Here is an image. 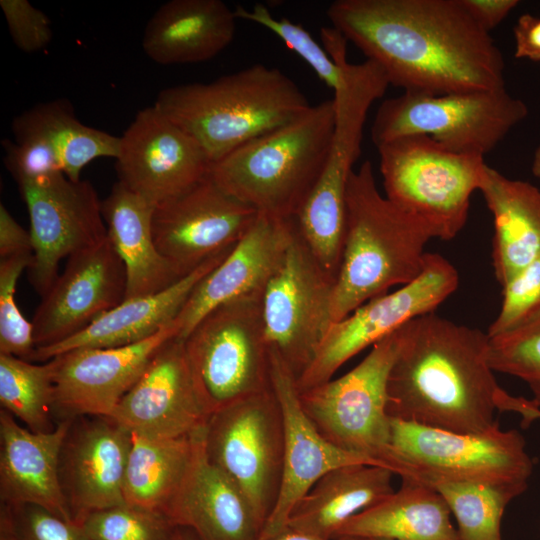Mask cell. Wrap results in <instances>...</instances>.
<instances>
[{"label":"cell","mask_w":540,"mask_h":540,"mask_svg":"<svg viewBox=\"0 0 540 540\" xmlns=\"http://www.w3.org/2000/svg\"><path fill=\"white\" fill-rule=\"evenodd\" d=\"M331 26L403 92L505 88V61L461 0H336Z\"/></svg>","instance_id":"obj_1"},{"label":"cell","mask_w":540,"mask_h":540,"mask_svg":"<svg viewBox=\"0 0 540 540\" xmlns=\"http://www.w3.org/2000/svg\"><path fill=\"white\" fill-rule=\"evenodd\" d=\"M399 349L387 382V414L421 426L477 434L499 427L495 412L540 419L532 400L507 393L489 363V336L434 312L399 328Z\"/></svg>","instance_id":"obj_2"},{"label":"cell","mask_w":540,"mask_h":540,"mask_svg":"<svg viewBox=\"0 0 540 540\" xmlns=\"http://www.w3.org/2000/svg\"><path fill=\"white\" fill-rule=\"evenodd\" d=\"M436 238L420 219L378 190L372 163L353 170L346 192V234L331 316L337 322L365 302L415 280L424 270L425 246Z\"/></svg>","instance_id":"obj_3"},{"label":"cell","mask_w":540,"mask_h":540,"mask_svg":"<svg viewBox=\"0 0 540 540\" xmlns=\"http://www.w3.org/2000/svg\"><path fill=\"white\" fill-rule=\"evenodd\" d=\"M154 106L194 138L212 164L311 105L283 71L258 63L211 82L163 89Z\"/></svg>","instance_id":"obj_4"},{"label":"cell","mask_w":540,"mask_h":540,"mask_svg":"<svg viewBox=\"0 0 540 540\" xmlns=\"http://www.w3.org/2000/svg\"><path fill=\"white\" fill-rule=\"evenodd\" d=\"M334 128L332 98L213 162L208 176L261 215L294 218L323 172Z\"/></svg>","instance_id":"obj_5"},{"label":"cell","mask_w":540,"mask_h":540,"mask_svg":"<svg viewBox=\"0 0 540 540\" xmlns=\"http://www.w3.org/2000/svg\"><path fill=\"white\" fill-rule=\"evenodd\" d=\"M263 291L217 306L183 339L193 383L208 418L271 388Z\"/></svg>","instance_id":"obj_6"},{"label":"cell","mask_w":540,"mask_h":540,"mask_svg":"<svg viewBox=\"0 0 540 540\" xmlns=\"http://www.w3.org/2000/svg\"><path fill=\"white\" fill-rule=\"evenodd\" d=\"M390 425L386 465L401 479L528 487L533 460L517 430L454 433L393 418Z\"/></svg>","instance_id":"obj_7"},{"label":"cell","mask_w":540,"mask_h":540,"mask_svg":"<svg viewBox=\"0 0 540 540\" xmlns=\"http://www.w3.org/2000/svg\"><path fill=\"white\" fill-rule=\"evenodd\" d=\"M385 196L451 240L464 228L479 190L484 157L450 151L426 136L410 135L377 146Z\"/></svg>","instance_id":"obj_8"},{"label":"cell","mask_w":540,"mask_h":540,"mask_svg":"<svg viewBox=\"0 0 540 540\" xmlns=\"http://www.w3.org/2000/svg\"><path fill=\"white\" fill-rule=\"evenodd\" d=\"M527 115V105L506 87L439 95L403 92L379 105L371 140L377 147L403 136H426L450 151L484 157Z\"/></svg>","instance_id":"obj_9"},{"label":"cell","mask_w":540,"mask_h":540,"mask_svg":"<svg viewBox=\"0 0 540 540\" xmlns=\"http://www.w3.org/2000/svg\"><path fill=\"white\" fill-rule=\"evenodd\" d=\"M399 342L398 329L375 343L346 374L299 391L305 414L326 440L384 467L391 433L387 382Z\"/></svg>","instance_id":"obj_10"},{"label":"cell","mask_w":540,"mask_h":540,"mask_svg":"<svg viewBox=\"0 0 540 540\" xmlns=\"http://www.w3.org/2000/svg\"><path fill=\"white\" fill-rule=\"evenodd\" d=\"M206 455L243 493L263 527L276 504L283 468L284 425L272 389L212 414Z\"/></svg>","instance_id":"obj_11"},{"label":"cell","mask_w":540,"mask_h":540,"mask_svg":"<svg viewBox=\"0 0 540 540\" xmlns=\"http://www.w3.org/2000/svg\"><path fill=\"white\" fill-rule=\"evenodd\" d=\"M456 268L442 255L428 253L423 272L394 292L375 297L333 322L304 373L299 391L333 378L349 359L397 331L412 319L432 313L457 289Z\"/></svg>","instance_id":"obj_12"},{"label":"cell","mask_w":540,"mask_h":540,"mask_svg":"<svg viewBox=\"0 0 540 540\" xmlns=\"http://www.w3.org/2000/svg\"><path fill=\"white\" fill-rule=\"evenodd\" d=\"M334 286L335 281L306 247L295 223L284 259L264 288L262 306L269 348L296 379L313 361L332 324Z\"/></svg>","instance_id":"obj_13"},{"label":"cell","mask_w":540,"mask_h":540,"mask_svg":"<svg viewBox=\"0 0 540 540\" xmlns=\"http://www.w3.org/2000/svg\"><path fill=\"white\" fill-rule=\"evenodd\" d=\"M26 204L33 258L28 278L42 297L57 279L64 258L108 238L102 200L91 182L64 173L18 184Z\"/></svg>","instance_id":"obj_14"},{"label":"cell","mask_w":540,"mask_h":540,"mask_svg":"<svg viewBox=\"0 0 540 540\" xmlns=\"http://www.w3.org/2000/svg\"><path fill=\"white\" fill-rule=\"evenodd\" d=\"M259 213L209 176L154 207L152 231L160 254L183 278L207 260L232 250Z\"/></svg>","instance_id":"obj_15"},{"label":"cell","mask_w":540,"mask_h":540,"mask_svg":"<svg viewBox=\"0 0 540 540\" xmlns=\"http://www.w3.org/2000/svg\"><path fill=\"white\" fill-rule=\"evenodd\" d=\"M116 160L119 182L153 206L206 178L211 166L197 141L154 105L124 131Z\"/></svg>","instance_id":"obj_16"},{"label":"cell","mask_w":540,"mask_h":540,"mask_svg":"<svg viewBox=\"0 0 540 540\" xmlns=\"http://www.w3.org/2000/svg\"><path fill=\"white\" fill-rule=\"evenodd\" d=\"M125 295V267L109 238L70 256L33 315L35 350L76 335Z\"/></svg>","instance_id":"obj_17"},{"label":"cell","mask_w":540,"mask_h":540,"mask_svg":"<svg viewBox=\"0 0 540 540\" xmlns=\"http://www.w3.org/2000/svg\"><path fill=\"white\" fill-rule=\"evenodd\" d=\"M173 321L134 344L78 348L53 357L56 421L81 415L109 417L161 346L178 337Z\"/></svg>","instance_id":"obj_18"},{"label":"cell","mask_w":540,"mask_h":540,"mask_svg":"<svg viewBox=\"0 0 540 540\" xmlns=\"http://www.w3.org/2000/svg\"><path fill=\"white\" fill-rule=\"evenodd\" d=\"M131 432L108 416L71 418L59 456V481L75 524L90 513L125 503Z\"/></svg>","instance_id":"obj_19"},{"label":"cell","mask_w":540,"mask_h":540,"mask_svg":"<svg viewBox=\"0 0 540 540\" xmlns=\"http://www.w3.org/2000/svg\"><path fill=\"white\" fill-rule=\"evenodd\" d=\"M270 375L283 416L284 456L278 498L260 540L287 528L294 507L327 472L352 464L382 466L372 458L335 446L317 431L301 406L295 376L271 349Z\"/></svg>","instance_id":"obj_20"},{"label":"cell","mask_w":540,"mask_h":540,"mask_svg":"<svg viewBox=\"0 0 540 540\" xmlns=\"http://www.w3.org/2000/svg\"><path fill=\"white\" fill-rule=\"evenodd\" d=\"M130 432L159 438L191 437L206 425L188 365L184 340L161 346L109 416Z\"/></svg>","instance_id":"obj_21"},{"label":"cell","mask_w":540,"mask_h":540,"mask_svg":"<svg viewBox=\"0 0 540 540\" xmlns=\"http://www.w3.org/2000/svg\"><path fill=\"white\" fill-rule=\"evenodd\" d=\"M295 232V221L259 214L227 257L194 287L174 319L184 339L217 306L241 295L264 290L281 265Z\"/></svg>","instance_id":"obj_22"},{"label":"cell","mask_w":540,"mask_h":540,"mask_svg":"<svg viewBox=\"0 0 540 540\" xmlns=\"http://www.w3.org/2000/svg\"><path fill=\"white\" fill-rule=\"evenodd\" d=\"M203 436L204 430L165 516L176 527L191 530L198 540H260L262 523L238 487L210 462Z\"/></svg>","instance_id":"obj_23"},{"label":"cell","mask_w":540,"mask_h":540,"mask_svg":"<svg viewBox=\"0 0 540 540\" xmlns=\"http://www.w3.org/2000/svg\"><path fill=\"white\" fill-rule=\"evenodd\" d=\"M71 419L34 432L0 410V501L34 504L73 522L59 481V456ZM74 523V522H73Z\"/></svg>","instance_id":"obj_24"},{"label":"cell","mask_w":540,"mask_h":540,"mask_svg":"<svg viewBox=\"0 0 540 540\" xmlns=\"http://www.w3.org/2000/svg\"><path fill=\"white\" fill-rule=\"evenodd\" d=\"M236 21L222 0H170L147 22L142 47L160 65L208 61L231 44Z\"/></svg>","instance_id":"obj_25"},{"label":"cell","mask_w":540,"mask_h":540,"mask_svg":"<svg viewBox=\"0 0 540 540\" xmlns=\"http://www.w3.org/2000/svg\"><path fill=\"white\" fill-rule=\"evenodd\" d=\"M231 252L215 256L166 289L126 299L71 338L36 349L31 361L45 362L78 348H113L145 340L178 315L194 287Z\"/></svg>","instance_id":"obj_26"},{"label":"cell","mask_w":540,"mask_h":540,"mask_svg":"<svg viewBox=\"0 0 540 540\" xmlns=\"http://www.w3.org/2000/svg\"><path fill=\"white\" fill-rule=\"evenodd\" d=\"M479 191L493 216L492 261L503 287L540 256V190L486 164Z\"/></svg>","instance_id":"obj_27"},{"label":"cell","mask_w":540,"mask_h":540,"mask_svg":"<svg viewBox=\"0 0 540 540\" xmlns=\"http://www.w3.org/2000/svg\"><path fill=\"white\" fill-rule=\"evenodd\" d=\"M154 207L119 181L102 200L108 238L125 267V300L160 292L181 279L156 247Z\"/></svg>","instance_id":"obj_28"},{"label":"cell","mask_w":540,"mask_h":540,"mask_svg":"<svg viewBox=\"0 0 540 540\" xmlns=\"http://www.w3.org/2000/svg\"><path fill=\"white\" fill-rule=\"evenodd\" d=\"M394 475L389 468L379 465L335 468L323 475L297 503L287 527L334 540L336 532L349 519L395 491Z\"/></svg>","instance_id":"obj_29"},{"label":"cell","mask_w":540,"mask_h":540,"mask_svg":"<svg viewBox=\"0 0 540 540\" xmlns=\"http://www.w3.org/2000/svg\"><path fill=\"white\" fill-rule=\"evenodd\" d=\"M459 540L444 499L430 486L402 479L399 490L353 516L339 539Z\"/></svg>","instance_id":"obj_30"},{"label":"cell","mask_w":540,"mask_h":540,"mask_svg":"<svg viewBox=\"0 0 540 540\" xmlns=\"http://www.w3.org/2000/svg\"><path fill=\"white\" fill-rule=\"evenodd\" d=\"M14 139L38 138L57 153L64 174L80 180L82 169L101 157L118 155L120 137L87 126L75 115L68 100L43 102L24 111L12 121Z\"/></svg>","instance_id":"obj_31"},{"label":"cell","mask_w":540,"mask_h":540,"mask_svg":"<svg viewBox=\"0 0 540 540\" xmlns=\"http://www.w3.org/2000/svg\"><path fill=\"white\" fill-rule=\"evenodd\" d=\"M201 432L180 438L131 432L123 487L125 503L165 515L187 474Z\"/></svg>","instance_id":"obj_32"},{"label":"cell","mask_w":540,"mask_h":540,"mask_svg":"<svg viewBox=\"0 0 540 540\" xmlns=\"http://www.w3.org/2000/svg\"><path fill=\"white\" fill-rule=\"evenodd\" d=\"M55 361L43 364L0 353L1 409L34 432L55 429Z\"/></svg>","instance_id":"obj_33"},{"label":"cell","mask_w":540,"mask_h":540,"mask_svg":"<svg viewBox=\"0 0 540 540\" xmlns=\"http://www.w3.org/2000/svg\"><path fill=\"white\" fill-rule=\"evenodd\" d=\"M457 523L459 540H503L501 522L508 504L524 491L484 483L431 480Z\"/></svg>","instance_id":"obj_34"},{"label":"cell","mask_w":540,"mask_h":540,"mask_svg":"<svg viewBox=\"0 0 540 540\" xmlns=\"http://www.w3.org/2000/svg\"><path fill=\"white\" fill-rule=\"evenodd\" d=\"M78 525L89 540H172L177 529L164 514L127 503L92 512Z\"/></svg>","instance_id":"obj_35"},{"label":"cell","mask_w":540,"mask_h":540,"mask_svg":"<svg viewBox=\"0 0 540 540\" xmlns=\"http://www.w3.org/2000/svg\"><path fill=\"white\" fill-rule=\"evenodd\" d=\"M489 363L494 372L522 380L540 407V315L489 337Z\"/></svg>","instance_id":"obj_36"},{"label":"cell","mask_w":540,"mask_h":540,"mask_svg":"<svg viewBox=\"0 0 540 540\" xmlns=\"http://www.w3.org/2000/svg\"><path fill=\"white\" fill-rule=\"evenodd\" d=\"M234 14L237 19L254 22L274 33L283 43L315 72L320 80L335 91L341 82V70L328 52L300 24L287 18H275L269 9L261 3L251 9L236 6Z\"/></svg>","instance_id":"obj_37"},{"label":"cell","mask_w":540,"mask_h":540,"mask_svg":"<svg viewBox=\"0 0 540 540\" xmlns=\"http://www.w3.org/2000/svg\"><path fill=\"white\" fill-rule=\"evenodd\" d=\"M33 254L0 259V353L31 361L35 351L32 322L16 304L17 282L32 263Z\"/></svg>","instance_id":"obj_38"},{"label":"cell","mask_w":540,"mask_h":540,"mask_svg":"<svg viewBox=\"0 0 540 540\" xmlns=\"http://www.w3.org/2000/svg\"><path fill=\"white\" fill-rule=\"evenodd\" d=\"M0 540H89L82 528L34 504H0Z\"/></svg>","instance_id":"obj_39"},{"label":"cell","mask_w":540,"mask_h":540,"mask_svg":"<svg viewBox=\"0 0 540 540\" xmlns=\"http://www.w3.org/2000/svg\"><path fill=\"white\" fill-rule=\"evenodd\" d=\"M540 315V256L502 287V303L487 330L489 337L517 328Z\"/></svg>","instance_id":"obj_40"},{"label":"cell","mask_w":540,"mask_h":540,"mask_svg":"<svg viewBox=\"0 0 540 540\" xmlns=\"http://www.w3.org/2000/svg\"><path fill=\"white\" fill-rule=\"evenodd\" d=\"M2 141L4 164L17 184L64 173L55 150L38 138Z\"/></svg>","instance_id":"obj_41"},{"label":"cell","mask_w":540,"mask_h":540,"mask_svg":"<svg viewBox=\"0 0 540 540\" xmlns=\"http://www.w3.org/2000/svg\"><path fill=\"white\" fill-rule=\"evenodd\" d=\"M0 7L18 49L33 53L48 46L53 32L51 20L45 12L28 0H0Z\"/></svg>","instance_id":"obj_42"},{"label":"cell","mask_w":540,"mask_h":540,"mask_svg":"<svg viewBox=\"0 0 540 540\" xmlns=\"http://www.w3.org/2000/svg\"><path fill=\"white\" fill-rule=\"evenodd\" d=\"M33 254V243L29 230L23 228L8 209L0 205V259Z\"/></svg>","instance_id":"obj_43"},{"label":"cell","mask_w":540,"mask_h":540,"mask_svg":"<svg viewBox=\"0 0 540 540\" xmlns=\"http://www.w3.org/2000/svg\"><path fill=\"white\" fill-rule=\"evenodd\" d=\"M514 56L518 59L540 61V16L522 14L513 27Z\"/></svg>","instance_id":"obj_44"},{"label":"cell","mask_w":540,"mask_h":540,"mask_svg":"<svg viewBox=\"0 0 540 540\" xmlns=\"http://www.w3.org/2000/svg\"><path fill=\"white\" fill-rule=\"evenodd\" d=\"M461 3L489 33L519 5L518 0H461Z\"/></svg>","instance_id":"obj_45"},{"label":"cell","mask_w":540,"mask_h":540,"mask_svg":"<svg viewBox=\"0 0 540 540\" xmlns=\"http://www.w3.org/2000/svg\"><path fill=\"white\" fill-rule=\"evenodd\" d=\"M268 540H330L310 535L304 532L287 527L285 530ZM339 540H364L357 538L339 539Z\"/></svg>","instance_id":"obj_46"},{"label":"cell","mask_w":540,"mask_h":540,"mask_svg":"<svg viewBox=\"0 0 540 540\" xmlns=\"http://www.w3.org/2000/svg\"><path fill=\"white\" fill-rule=\"evenodd\" d=\"M172 540H198L194 533L182 527H177Z\"/></svg>","instance_id":"obj_47"},{"label":"cell","mask_w":540,"mask_h":540,"mask_svg":"<svg viewBox=\"0 0 540 540\" xmlns=\"http://www.w3.org/2000/svg\"><path fill=\"white\" fill-rule=\"evenodd\" d=\"M531 171L535 177L540 178V143L536 147L533 155Z\"/></svg>","instance_id":"obj_48"},{"label":"cell","mask_w":540,"mask_h":540,"mask_svg":"<svg viewBox=\"0 0 540 540\" xmlns=\"http://www.w3.org/2000/svg\"><path fill=\"white\" fill-rule=\"evenodd\" d=\"M364 540H385V539H364Z\"/></svg>","instance_id":"obj_49"}]
</instances>
